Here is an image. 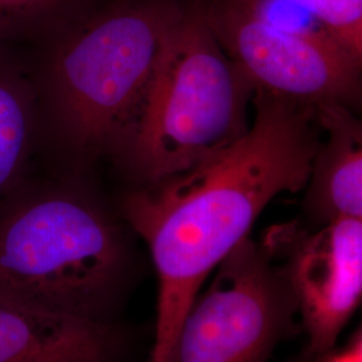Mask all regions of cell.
I'll return each mask as SVG.
<instances>
[{"instance_id": "obj_1", "label": "cell", "mask_w": 362, "mask_h": 362, "mask_svg": "<svg viewBox=\"0 0 362 362\" xmlns=\"http://www.w3.org/2000/svg\"><path fill=\"white\" fill-rule=\"evenodd\" d=\"M254 104V122L239 140L122 200L124 219L146 243L157 274L149 362H164L192 300L266 206L309 181L320 148L314 106L262 90Z\"/></svg>"}, {"instance_id": "obj_2", "label": "cell", "mask_w": 362, "mask_h": 362, "mask_svg": "<svg viewBox=\"0 0 362 362\" xmlns=\"http://www.w3.org/2000/svg\"><path fill=\"white\" fill-rule=\"evenodd\" d=\"M129 251L95 199L59 184L16 185L0 204V300L113 322Z\"/></svg>"}, {"instance_id": "obj_3", "label": "cell", "mask_w": 362, "mask_h": 362, "mask_svg": "<svg viewBox=\"0 0 362 362\" xmlns=\"http://www.w3.org/2000/svg\"><path fill=\"white\" fill-rule=\"evenodd\" d=\"M180 6L125 0L58 31L38 73L40 129L77 158L115 153L153 76Z\"/></svg>"}, {"instance_id": "obj_4", "label": "cell", "mask_w": 362, "mask_h": 362, "mask_svg": "<svg viewBox=\"0 0 362 362\" xmlns=\"http://www.w3.org/2000/svg\"><path fill=\"white\" fill-rule=\"evenodd\" d=\"M254 94L200 4L181 8L164 35L137 116L113 155L144 184L194 168L246 134Z\"/></svg>"}, {"instance_id": "obj_5", "label": "cell", "mask_w": 362, "mask_h": 362, "mask_svg": "<svg viewBox=\"0 0 362 362\" xmlns=\"http://www.w3.org/2000/svg\"><path fill=\"white\" fill-rule=\"evenodd\" d=\"M185 313L164 362H269L297 330L296 298L266 248L245 238Z\"/></svg>"}, {"instance_id": "obj_6", "label": "cell", "mask_w": 362, "mask_h": 362, "mask_svg": "<svg viewBox=\"0 0 362 362\" xmlns=\"http://www.w3.org/2000/svg\"><path fill=\"white\" fill-rule=\"evenodd\" d=\"M200 8L255 90L309 106L357 98L361 62L346 50L278 31L233 0H207Z\"/></svg>"}, {"instance_id": "obj_7", "label": "cell", "mask_w": 362, "mask_h": 362, "mask_svg": "<svg viewBox=\"0 0 362 362\" xmlns=\"http://www.w3.org/2000/svg\"><path fill=\"white\" fill-rule=\"evenodd\" d=\"M262 246L281 267L297 302L313 356L334 349L360 306L362 219H341L317 228L297 221L275 226Z\"/></svg>"}, {"instance_id": "obj_8", "label": "cell", "mask_w": 362, "mask_h": 362, "mask_svg": "<svg viewBox=\"0 0 362 362\" xmlns=\"http://www.w3.org/2000/svg\"><path fill=\"white\" fill-rule=\"evenodd\" d=\"M113 322L28 309L0 300V362H121Z\"/></svg>"}, {"instance_id": "obj_9", "label": "cell", "mask_w": 362, "mask_h": 362, "mask_svg": "<svg viewBox=\"0 0 362 362\" xmlns=\"http://www.w3.org/2000/svg\"><path fill=\"white\" fill-rule=\"evenodd\" d=\"M314 117L329 133L318 148L305 188L310 228L341 219H362V129L345 105L318 104Z\"/></svg>"}, {"instance_id": "obj_10", "label": "cell", "mask_w": 362, "mask_h": 362, "mask_svg": "<svg viewBox=\"0 0 362 362\" xmlns=\"http://www.w3.org/2000/svg\"><path fill=\"white\" fill-rule=\"evenodd\" d=\"M39 130L33 71L0 43V199L22 182Z\"/></svg>"}, {"instance_id": "obj_11", "label": "cell", "mask_w": 362, "mask_h": 362, "mask_svg": "<svg viewBox=\"0 0 362 362\" xmlns=\"http://www.w3.org/2000/svg\"><path fill=\"white\" fill-rule=\"evenodd\" d=\"M79 0H0V43L46 38L73 23Z\"/></svg>"}, {"instance_id": "obj_12", "label": "cell", "mask_w": 362, "mask_h": 362, "mask_svg": "<svg viewBox=\"0 0 362 362\" xmlns=\"http://www.w3.org/2000/svg\"><path fill=\"white\" fill-rule=\"evenodd\" d=\"M260 22L299 38L344 49L329 28L297 0H233ZM345 50V49H344Z\"/></svg>"}, {"instance_id": "obj_13", "label": "cell", "mask_w": 362, "mask_h": 362, "mask_svg": "<svg viewBox=\"0 0 362 362\" xmlns=\"http://www.w3.org/2000/svg\"><path fill=\"white\" fill-rule=\"evenodd\" d=\"M309 8L338 43L354 57L362 59V0H297Z\"/></svg>"}, {"instance_id": "obj_14", "label": "cell", "mask_w": 362, "mask_h": 362, "mask_svg": "<svg viewBox=\"0 0 362 362\" xmlns=\"http://www.w3.org/2000/svg\"><path fill=\"white\" fill-rule=\"evenodd\" d=\"M314 362H362V333L358 330L342 349L330 350L322 356H315Z\"/></svg>"}, {"instance_id": "obj_15", "label": "cell", "mask_w": 362, "mask_h": 362, "mask_svg": "<svg viewBox=\"0 0 362 362\" xmlns=\"http://www.w3.org/2000/svg\"><path fill=\"white\" fill-rule=\"evenodd\" d=\"M315 361V356H313L310 353H308L306 356H303V357H300V358H297V360H294V361L291 362H314Z\"/></svg>"}]
</instances>
